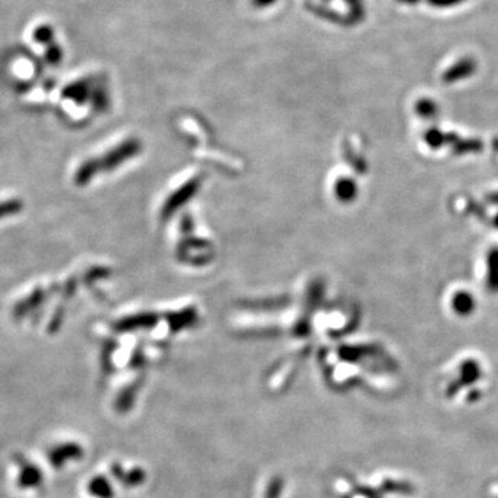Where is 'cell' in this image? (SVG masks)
<instances>
[{
  "label": "cell",
  "instance_id": "obj_1",
  "mask_svg": "<svg viewBox=\"0 0 498 498\" xmlns=\"http://www.w3.org/2000/svg\"><path fill=\"white\" fill-rule=\"evenodd\" d=\"M477 69V62L472 57L460 58L457 62L450 65L442 75L444 83H457L460 80L468 79Z\"/></svg>",
  "mask_w": 498,
  "mask_h": 498
},
{
  "label": "cell",
  "instance_id": "obj_2",
  "mask_svg": "<svg viewBox=\"0 0 498 498\" xmlns=\"http://www.w3.org/2000/svg\"><path fill=\"white\" fill-rule=\"evenodd\" d=\"M83 455V450L79 444L68 443L61 444L58 447H54L50 451V461L54 468H61L65 462L71 460H79Z\"/></svg>",
  "mask_w": 498,
  "mask_h": 498
},
{
  "label": "cell",
  "instance_id": "obj_3",
  "mask_svg": "<svg viewBox=\"0 0 498 498\" xmlns=\"http://www.w3.org/2000/svg\"><path fill=\"white\" fill-rule=\"evenodd\" d=\"M112 472L115 475L117 479H119L121 482H123V484L133 487V486H139L145 480V472L140 468H134L130 469L128 472H125L121 466H118L117 464L112 466Z\"/></svg>",
  "mask_w": 498,
  "mask_h": 498
},
{
  "label": "cell",
  "instance_id": "obj_4",
  "mask_svg": "<svg viewBox=\"0 0 498 498\" xmlns=\"http://www.w3.org/2000/svg\"><path fill=\"white\" fill-rule=\"evenodd\" d=\"M487 265V288L491 292H498V248H494L488 252Z\"/></svg>",
  "mask_w": 498,
  "mask_h": 498
},
{
  "label": "cell",
  "instance_id": "obj_5",
  "mask_svg": "<svg viewBox=\"0 0 498 498\" xmlns=\"http://www.w3.org/2000/svg\"><path fill=\"white\" fill-rule=\"evenodd\" d=\"M453 310L460 316H468L475 309V299L468 292H458L453 296L451 300Z\"/></svg>",
  "mask_w": 498,
  "mask_h": 498
},
{
  "label": "cell",
  "instance_id": "obj_6",
  "mask_svg": "<svg viewBox=\"0 0 498 498\" xmlns=\"http://www.w3.org/2000/svg\"><path fill=\"white\" fill-rule=\"evenodd\" d=\"M88 488H89L91 494L97 497V498H112L114 497V490H112L111 484L103 476L93 477L91 480Z\"/></svg>",
  "mask_w": 498,
  "mask_h": 498
},
{
  "label": "cell",
  "instance_id": "obj_7",
  "mask_svg": "<svg viewBox=\"0 0 498 498\" xmlns=\"http://www.w3.org/2000/svg\"><path fill=\"white\" fill-rule=\"evenodd\" d=\"M415 111L423 118H434L438 114V104L431 99H421L415 104Z\"/></svg>",
  "mask_w": 498,
  "mask_h": 498
},
{
  "label": "cell",
  "instance_id": "obj_8",
  "mask_svg": "<svg viewBox=\"0 0 498 498\" xmlns=\"http://www.w3.org/2000/svg\"><path fill=\"white\" fill-rule=\"evenodd\" d=\"M23 202L19 200H9V201H2L0 202V219L3 217H9V216H14L17 213L21 212L23 209Z\"/></svg>",
  "mask_w": 498,
  "mask_h": 498
},
{
  "label": "cell",
  "instance_id": "obj_9",
  "mask_svg": "<svg viewBox=\"0 0 498 498\" xmlns=\"http://www.w3.org/2000/svg\"><path fill=\"white\" fill-rule=\"evenodd\" d=\"M40 482V473L36 471V468L28 466L20 473V484L21 486H35Z\"/></svg>",
  "mask_w": 498,
  "mask_h": 498
},
{
  "label": "cell",
  "instance_id": "obj_10",
  "mask_svg": "<svg viewBox=\"0 0 498 498\" xmlns=\"http://www.w3.org/2000/svg\"><path fill=\"white\" fill-rule=\"evenodd\" d=\"M425 140L429 144V147L438 148V147L446 144V134L438 129H429L425 134Z\"/></svg>",
  "mask_w": 498,
  "mask_h": 498
},
{
  "label": "cell",
  "instance_id": "obj_11",
  "mask_svg": "<svg viewBox=\"0 0 498 498\" xmlns=\"http://www.w3.org/2000/svg\"><path fill=\"white\" fill-rule=\"evenodd\" d=\"M466 0H427V3L435 9H450V8H457L462 3H465Z\"/></svg>",
  "mask_w": 498,
  "mask_h": 498
},
{
  "label": "cell",
  "instance_id": "obj_12",
  "mask_svg": "<svg viewBox=\"0 0 498 498\" xmlns=\"http://www.w3.org/2000/svg\"><path fill=\"white\" fill-rule=\"evenodd\" d=\"M283 491V480L280 477H276L270 482L266 493V498H280V494Z\"/></svg>",
  "mask_w": 498,
  "mask_h": 498
},
{
  "label": "cell",
  "instance_id": "obj_13",
  "mask_svg": "<svg viewBox=\"0 0 498 498\" xmlns=\"http://www.w3.org/2000/svg\"><path fill=\"white\" fill-rule=\"evenodd\" d=\"M397 2L404 3V5H410V6H415V5H418L421 0H397Z\"/></svg>",
  "mask_w": 498,
  "mask_h": 498
},
{
  "label": "cell",
  "instance_id": "obj_14",
  "mask_svg": "<svg viewBox=\"0 0 498 498\" xmlns=\"http://www.w3.org/2000/svg\"><path fill=\"white\" fill-rule=\"evenodd\" d=\"M488 202H491V204H498V193L490 194V195H488Z\"/></svg>",
  "mask_w": 498,
  "mask_h": 498
},
{
  "label": "cell",
  "instance_id": "obj_15",
  "mask_svg": "<svg viewBox=\"0 0 498 498\" xmlns=\"http://www.w3.org/2000/svg\"><path fill=\"white\" fill-rule=\"evenodd\" d=\"M494 226L498 228V215L495 216V219H494Z\"/></svg>",
  "mask_w": 498,
  "mask_h": 498
}]
</instances>
